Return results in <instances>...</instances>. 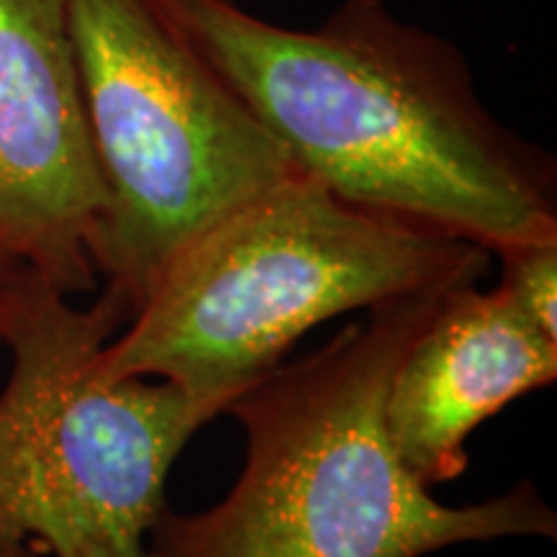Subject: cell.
<instances>
[{"label": "cell", "mask_w": 557, "mask_h": 557, "mask_svg": "<svg viewBox=\"0 0 557 557\" xmlns=\"http://www.w3.org/2000/svg\"><path fill=\"white\" fill-rule=\"evenodd\" d=\"M449 289L377 305L235 395L225 413L246 431L243 472L207 511L165 506L145 557H423L468 542L555 540L557 513L532 480L447 506L389 444V380Z\"/></svg>", "instance_id": "cell-2"}, {"label": "cell", "mask_w": 557, "mask_h": 557, "mask_svg": "<svg viewBox=\"0 0 557 557\" xmlns=\"http://www.w3.org/2000/svg\"><path fill=\"white\" fill-rule=\"evenodd\" d=\"M557 341L500 287L449 289L395 367L385 429L395 455L426 487L468 470V438L521 395L553 385Z\"/></svg>", "instance_id": "cell-7"}, {"label": "cell", "mask_w": 557, "mask_h": 557, "mask_svg": "<svg viewBox=\"0 0 557 557\" xmlns=\"http://www.w3.org/2000/svg\"><path fill=\"white\" fill-rule=\"evenodd\" d=\"M498 287L545 336L557 341V238L517 243L498 250Z\"/></svg>", "instance_id": "cell-8"}, {"label": "cell", "mask_w": 557, "mask_h": 557, "mask_svg": "<svg viewBox=\"0 0 557 557\" xmlns=\"http://www.w3.org/2000/svg\"><path fill=\"white\" fill-rule=\"evenodd\" d=\"M67 13L107 194L96 269L135 315L181 250L297 169L169 0H67Z\"/></svg>", "instance_id": "cell-5"}, {"label": "cell", "mask_w": 557, "mask_h": 557, "mask_svg": "<svg viewBox=\"0 0 557 557\" xmlns=\"http://www.w3.org/2000/svg\"><path fill=\"white\" fill-rule=\"evenodd\" d=\"M103 209L67 0H0V250L86 295Z\"/></svg>", "instance_id": "cell-6"}, {"label": "cell", "mask_w": 557, "mask_h": 557, "mask_svg": "<svg viewBox=\"0 0 557 557\" xmlns=\"http://www.w3.org/2000/svg\"><path fill=\"white\" fill-rule=\"evenodd\" d=\"M129 318L109 284L78 308L18 271L3 329L0 557H145L173 462L225 410L173 382L103 377V348Z\"/></svg>", "instance_id": "cell-4"}, {"label": "cell", "mask_w": 557, "mask_h": 557, "mask_svg": "<svg viewBox=\"0 0 557 557\" xmlns=\"http://www.w3.org/2000/svg\"><path fill=\"white\" fill-rule=\"evenodd\" d=\"M222 81L336 197L498 250L557 238V173L480 101L449 41L346 0L284 29L235 0H169Z\"/></svg>", "instance_id": "cell-1"}, {"label": "cell", "mask_w": 557, "mask_h": 557, "mask_svg": "<svg viewBox=\"0 0 557 557\" xmlns=\"http://www.w3.org/2000/svg\"><path fill=\"white\" fill-rule=\"evenodd\" d=\"M24 269V263L13 259V256L0 250V346H3V329H5V312H9L11 292L16 284L18 271Z\"/></svg>", "instance_id": "cell-9"}, {"label": "cell", "mask_w": 557, "mask_h": 557, "mask_svg": "<svg viewBox=\"0 0 557 557\" xmlns=\"http://www.w3.org/2000/svg\"><path fill=\"white\" fill-rule=\"evenodd\" d=\"M491 261L478 243L359 207L297 171L181 250L99 369L227 406L325 320L478 284Z\"/></svg>", "instance_id": "cell-3"}]
</instances>
